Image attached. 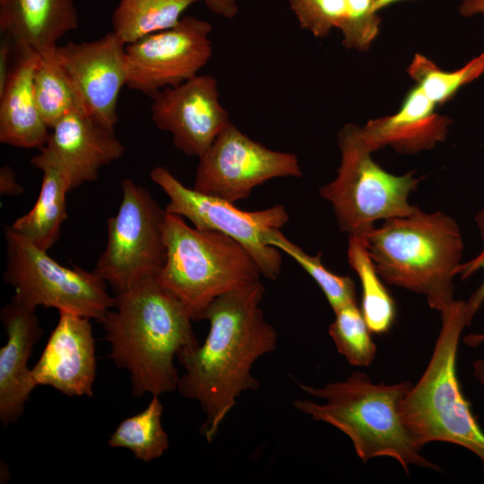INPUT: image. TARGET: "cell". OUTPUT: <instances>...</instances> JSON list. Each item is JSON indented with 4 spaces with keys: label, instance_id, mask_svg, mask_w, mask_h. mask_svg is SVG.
Returning <instances> with one entry per match:
<instances>
[{
    "label": "cell",
    "instance_id": "1",
    "mask_svg": "<svg viewBox=\"0 0 484 484\" xmlns=\"http://www.w3.org/2000/svg\"><path fill=\"white\" fill-rule=\"evenodd\" d=\"M264 291L257 281L218 297L203 315L210 324L203 343L177 355L185 368L177 390L199 403L205 417L200 433L209 443L241 393L259 388L253 365L277 348V331L260 307Z\"/></svg>",
    "mask_w": 484,
    "mask_h": 484
},
{
    "label": "cell",
    "instance_id": "2",
    "mask_svg": "<svg viewBox=\"0 0 484 484\" xmlns=\"http://www.w3.org/2000/svg\"><path fill=\"white\" fill-rule=\"evenodd\" d=\"M184 306L155 279L114 294L100 321L114 364L130 374L132 394L160 396L177 389V353L199 342Z\"/></svg>",
    "mask_w": 484,
    "mask_h": 484
},
{
    "label": "cell",
    "instance_id": "3",
    "mask_svg": "<svg viewBox=\"0 0 484 484\" xmlns=\"http://www.w3.org/2000/svg\"><path fill=\"white\" fill-rule=\"evenodd\" d=\"M298 385L324 402L294 400L295 409L344 433L363 462L387 456L396 460L407 474L411 465L438 469L419 453L421 449L401 416V402L412 385L411 382L374 383L366 374L356 371L342 381L321 387Z\"/></svg>",
    "mask_w": 484,
    "mask_h": 484
},
{
    "label": "cell",
    "instance_id": "4",
    "mask_svg": "<svg viewBox=\"0 0 484 484\" xmlns=\"http://www.w3.org/2000/svg\"><path fill=\"white\" fill-rule=\"evenodd\" d=\"M374 265L385 282L425 296L443 310L454 298V278L463 243L456 221L418 206L409 215L385 220L364 237Z\"/></svg>",
    "mask_w": 484,
    "mask_h": 484
},
{
    "label": "cell",
    "instance_id": "5",
    "mask_svg": "<svg viewBox=\"0 0 484 484\" xmlns=\"http://www.w3.org/2000/svg\"><path fill=\"white\" fill-rule=\"evenodd\" d=\"M441 314L430 360L401 402V416L419 448L447 442L475 454L484 469V432L464 397L456 373L459 340L471 324L466 301L454 300Z\"/></svg>",
    "mask_w": 484,
    "mask_h": 484
},
{
    "label": "cell",
    "instance_id": "6",
    "mask_svg": "<svg viewBox=\"0 0 484 484\" xmlns=\"http://www.w3.org/2000/svg\"><path fill=\"white\" fill-rule=\"evenodd\" d=\"M163 232L165 262L155 280L193 321L203 320L218 297L260 281L257 264L233 238L191 227L181 216L167 212Z\"/></svg>",
    "mask_w": 484,
    "mask_h": 484
},
{
    "label": "cell",
    "instance_id": "7",
    "mask_svg": "<svg viewBox=\"0 0 484 484\" xmlns=\"http://www.w3.org/2000/svg\"><path fill=\"white\" fill-rule=\"evenodd\" d=\"M341 163L337 177L319 189L334 212L341 231L364 238L380 220L411 214L417 206L409 195L420 178L412 172L396 176L382 169L371 158L359 127L344 125L338 133Z\"/></svg>",
    "mask_w": 484,
    "mask_h": 484
},
{
    "label": "cell",
    "instance_id": "8",
    "mask_svg": "<svg viewBox=\"0 0 484 484\" xmlns=\"http://www.w3.org/2000/svg\"><path fill=\"white\" fill-rule=\"evenodd\" d=\"M6 264L5 282L13 298L35 309L39 306L75 314L100 323L114 305L107 283L94 272L69 268L54 260L11 226L4 229Z\"/></svg>",
    "mask_w": 484,
    "mask_h": 484
},
{
    "label": "cell",
    "instance_id": "9",
    "mask_svg": "<svg viewBox=\"0 0 484 484\" xmlns=\"http://www.w3.org/2000/svg\"><path fill=\"white\" fill-rule=\"evenodd\" d=\"M121 186V203L107 221V245L93 270L114 294L155 279L166 256L165 209L132 179L124 178Z\"/></svg>",
    "mask_w": 484,
    "mask_h": 484
},
{
    "label": "cell",
    "instance_id": "10",
    "mask_svg": "<svg viewBox=\"0 0 484 484\" xmlns=\"http://www.w3.org/2000/svg\"><path fill=\"white\" fill-rule=\"evenodd\" d=\"M150 177L169 198L167 213L188 220L198 229L220 232L233 238L251 255L264 277L278 279L281 255L278 248L266 243L265 235L269 229H280L288 222L289 214L283 205L242 211L233 203L186 186L165 167L153 168Z\"/></svg>",
    "mask_w": 484,
    "mask_h": 484
},
{
    "label": "cell",
    "instance_id": "11",
    "mask_svg": "<svg viewBox=\"0 0 484 484\" xmlns=\"http://www.w3.org/2000/svg\"><path fill=\"white\" fill-rule=\"evenodd\" d=\"M198 159L193 188L233 203L268 180L302 176L295 153L269 149L231 122Z\"/></svg>",
    "mask_w": 484,
    "mask_h": 484
},
{
    "label": "cell",
    "instance_id": "12",
    "mask_svg": "<svg viewBox=\"0 0 484 484\" xmlns=\"http://www.w3.org/2000/svg\"><path fill=\"white\" fill-rule=\"evenodd\" d=\"M212 24L183 16L173 27L125 45L126 86L151 99L194 76L212 56Z\"/></svg>",
    "mask_w": 484,
    "mask_h": 484
},
{
    "label": "cell",
    "instance_id": "13",
    "mask_svg": "<svg viewBox=\"0 0 484 484\" xmlns=\"http://www.w3.org/2000/svg\"><path fill=\"white\" fill-rule=\"evenodd\" d=\"M125 45L111 30L98 39L67 42L55 49L86 114L113 131L119 93L127 81Z\"/></svg>",
    "mask_w": 484,
    "mask_h": 484
},
{
    "label": "cell",
    "instance_id": "14",
    "mask_svg": "<svg viewBox=\"0 0 484 484\" xmlns=\"http://www.w3.org/2000/svg\"><path fill=\"white\" fill-rule=\"evenodd\" d=\"M151 99L152 122L170 133L174 146L187 156L200 157L230 123L211 74L165 88Z\"/></svg>",
    "mask_w": 484,
    "mask_h": 484
},
{
    "label": "cell",
    "instance_id": "15",
    "mask_svg": "<svg viewBox=\"0 0 484 484\" xmlns=\"http://www.w3.org/2000/svg\"><path fill=\"white\" fill-rule=\"evenodd\" d=\"M125 152L114 131L82 111L62 117L51 129L45 145L31 158L39 170L53 168L62 174L70 192L98 179L99 170Z\"/></svg>",
    "mask_w": 484,
    "mask_h": 484
},
{
    "label": "cell",
    "instance_id": "16",
    "mask_svg": "<svg viewBox=\"0 0 484 484\" xmlns=\"http://www.w3.org/2000/svg\"><path fill=\"white\" fill-rule=\"evenodd\" d=\"M96 368L91 319L59 312L58 322L31 368L35 385L50 386L67 396L91 397Z\"/></svg>",
    "mask_w": 484,
    "mask_h": 484
},
{
    "label": "cell",
    "instance_id": "17",
    "mask_svg": "<svg viewBox=\"0 0 484 484\" xmlns=\"http://www.w3.org/2000/svg\"><path fill=\"white\" fill-rule=\"evenodd\" d=\"M0 318L7 334L6 343L0 349V420L8 426L23 414L30 394L37 387L28 361L43 330L35 309L13 298L2 308Z\"/></svg>",
    "mask_w": 484,
    "mask_h": 484
},
{
    "label": "cell",
    "instance_id": "18",
    "mask_svg": "<svg viewBox=\"0 0 484 484\" xmlns=\"http://www.w3.org/2000/svg\"><path fill=\"white\" fill-rule=\"evenodd\" d=\"M436 104L416 86L393 115L359 127L364 144L374 151L386 145L403 153L434 147L445 140L450 120L435 111Z\"/></svg>",
    "mask_w": 484,
    "mask_h": 484
},
{
    "label": "cell",
    "instance_id": "19",
    "mask_svg": "<svg viewBox=\"0 0 484 484\" xmlns=\"http://www.w3.org/2000/svg\"><path fill=\"white\" fill-rule=\"evenodd\" d=\"M78 22L73 0H0L2 33L39 55L53 51Z\"/></svg>",
    "mask_w": 484,
    "mask_h": 484
},
{
    "label": "cell",
    "instance_id": "20",
    "mask_svg": "<svg viewBox=\"0 0 484 484\" xmlns=\"http://www.w3.org/2000/svg\"><path fill=\"white\" fill-rule=\"evenodd\" d=\"M20 58L0 93V143L16 148L41 149L49 135L33 91L39 54L19 48Z\"/></svg>",
    "mask_w": 484,
    "mask_h": 484
},
{
    "label": "cell",
    "instance_id": "21",
    "mask_svg": "<svg viewBox=\"0 0 484 484\" xmlns=\"http://www.w3.org/2000/svg\"><path fill=\"white\" fill-rule=\"evenodd\" d=\"M41 188L33 207L16 219L12 229L39 248L48 251L57 241L67 219L66 194L70 192L62 174L45 168Z\"/></svg>",
    "mask_w": 484,
    "mask_h": 484
},
{
    "label": "cell",
    "instance_id": "22",
    "mask_svg": "<svg viewBox=\"0 0 484 484\" xmlns=\"http://www.w3.org/2000/svg\"><path fill=\"white\" fill-rule=\"evenodd\" d=\"M201 0H118L112 31L125 44L175 26L184 12Z\"/></svg>",
    "mask_w": 484,
    "mask_h": 484
},
{
    "label": "cell",
    "instance_id": "23",
    "mask_svg": "<svg viewBox=\"0 0 484 484\" xmlns=\"http://www.w3.org/2000/svg\"><path fill=\"white\" fill-rule=\"evenodd\" d=\"M347 255L360 281V309L369 330L376 334L387 333L395 321L396 307L370 258L364 239L349 237Z\"/></svg>",
    "mask_w": 484,
    "mask_h": 484
},
{
    "label": "cell",
    "instance_id": "24",
    "mask_svg": "<svg viewBox=\"0 0 484 484\" xmlns=\"http://www.w3.org/2000/svg\"><path fill=\"white\" fill-rule=\"evenodd\" d=\"M55 49L39 55L33 76L36 103L49 129L69 113L85 112L76 91L56 61Z\"/></svg>",
    "mask_w": 484,
    "mask_h": 484
},
{
    "label": "cell",
    "instance_id": "25",
    "mask_svg": "<svg viewBox=\"0 0 484 484\" xmlns=\"http://www.w3.org/2000/svg\"><path fill=\"white\" fill-rule=\"evenodd\" d=\"M162 412L159 396H152L143 411L120 422L108 445L127 448L135 459L144 462L160 458L169 445V436L161 424Z\"/></svg>",
    "mask_w": 484,
    "mask_h": 484
},
{
    "label": "cell",
    "instance_id": "26",
    "mask_svg": "<svg viewBox=\"0 0 484 484\" xmlns=\"http://www.w3.org/2000/svg\"><path fill=\"white\" fill-rule=\"evenodd\" d=\"M266 243L286 253L295 260L317 283L333 312L357 303L354 281L329 271L322 262V255H310L289 240L280 229H271L265 235Z\"/></svg>",
    "mask_w": 484,
    "mask_h": 484
},
{
    "label": "cell",
    "instance_id": "27",
    "mask_svg": "<svg viewBox=\"0 0 484 484\" xmlns=\"http://www.w3.org/2000/svg\"><path fill=\"white\" fill-rule=\"evenodd\" d=\"M410 75L417 86L436 105L446 101L463 85L484 73V53L462 68L446 72L421 55H416L409 66Z\"/></svg>",
    "mask_w": 484,
    "mask_h": 484
},
{
    "label": "cell",
    "instance_id": "28",
    "mask_svg": "<svg viewBox=\"0 0 484 484\" xmlns=\"http://www.w3.org/2000/svg\"><path fill=\"white\" fill-rule=\"evenodd\" d=\"M334 314L328 333L338 352L352 366L369 367L375 359L376 347L361 309L353 303Z\"/></svg>",
    "mask_w": 484,
    "mask_h": 484
},
{
    "label": "cell",
    "instance_id": "29",
    "mask_svg": "<svg viewBox=\"0 0 484 484\" xmlns=\"http://www.w3.org/2000/svg\"><path fill=\"white\" fill-rule=\"evenodd\" d=\"M301 28L316 38L338 28L347 14L345 0H286Z\"/></svg>",
    "mask_w": 484,
    "mask_h": 484
},
{
    "label": "cell",
    "instance_id": "30",
    "mask_svg": "<svg viewBox=\"0 0 484 484\" xmlns=\"http://www.w3.org/2000/svg\"><path fill=\"white\" fill-rule=\"evenodd\" d=\"M347 14L339 27L348 48L367 49L379 30L380 19L373 0H345Z\"/></svg>",
    "mask_w": 484,
    "mask_h": 484
},
{
    "label": "cell",
    "instance_id": "31",
    "mask_svg": "<svg viewBox=\"0 0 484 484\" xmlns=\"http://www.w3.org/2000/svg\"><path fill=\"white\" fill-rule=\"evenodd\" d=\"M475 222L480 230L483 243L481 252L471 260L460 264L456 269V275H461L462 279H466L479 270L484 271V207L475 215ZM484 303V278L478 289L471 294L466 301L467 315L470 323Z\"/></svg>",
    "mask_w": 484,
    "mask_h": 484
},
{
    "label": "cell",
    "instance_id": "32",
    "mask_svg": "<svg viewBox=\"0 0 484 484\" xmlns=\"http://www.w3.org/2000/svg\"><path fill=\"white\" fill-rule=\"evenodd\" d=\"M22 186L15 178L13 169L7 165L0 169V194L3 195L15 196L22 194Z\"/></svg>",
    "mask_w": 484,
    "mask_h": 484
},
{
    "label": "cell",
    "instance_id": "33",
    "mask_svg": "<svg viewBox=\"0 0 484 484\" xmlns=\"http://www.w3.org/2000/svg\"><path fill=\"white\" fill-rule=\"evenodd\" d=\"M11 41V39L4 36L0 43V93L4 91L13 69L10 66Z\"/></svg>",
    "mask_w": 484,
    "mask_h": 484
},
{
    "label": "cell",
    "instance_id": "34",
    "mask_svg": "<svg viewBox=\"0 0 484 484\" xmlns=\"http://www.w3.org/2000/svg\"><path fill=\"white\" fill-rule=\"evenodd\" d=\"M208 7V9L216 15L222 16L227 19L234 18L238 12V6L237 0H201Z\"/></svg>",
    "mask_w": 484,
    "mask_h": 484
},
{
    "label": "cell",
    "instance_id": "35",
    "mask_svg": "<svg viewBox=\"0 0 484 484\" xmlns=\"http://www.w3.org/2000/svg\"><path fill=\"white\" fill-rule=\"evenodd\" d=\"M459 11L466 17L484 13V0H462Z\"/></svg>",
    "mask_w": 484,
    "mask_h": 484
},
{
    "label": "cell",
    "instance_id": "36",
    "mask_svg": "<svg viewBox=\"0 0 484 484\" xmlns=\"http://www.w3.org/2000/svg\"><path fill=\"white\" fill-rule=\"evenodd\" d=\"M463 341L469 346L476 347L484 342V333L468 334Z\"/></svg>",
    "mask_w": 484,
    "mask_h": 484
},
{
    "label": "cell",
    "instance_id": "37",
    "mask_svg": "<svg viewBox=\"0 0 484 484\" xmlns=\"http://www.w3.org/2000/svg\"><path fill=\"white\" fill-rule=\"evenodd\" d=\"M402 0H373L374 10L377 13L382 8H385L392 4Z\"/></svg>",
    "mask_w": 484,
    "mask_h": 484
},
{
    "label": "cell",
    "instance_id": "38",
    "mask_svg": "<svg viewBox=\"0 0 484 484\" xmlns=\"http://www.w3.org/2000/svg\"><path fill=\"white\" fill-rule=\"evenodd\" d=\"M475 368L478 379L484 385V361H480L479 364L476 365Z\"/></svg>",
    "mask_w": 484,
    "mask_h": 484
}]
</instances>
